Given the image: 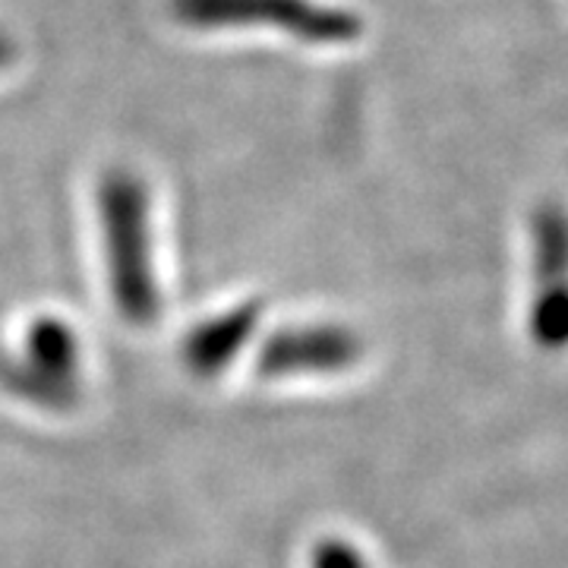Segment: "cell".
<instances>
[{"label": "cell", "mask_w": 568, "mask_h": 568, "mask_svg": "<svg viewBox=\"0 0 568 568\" xmlns=\"http://www.w3.org/2000/svg\"><path fill=\"white\" fill-rule=\"evenodd\" d=\"M108 287L114 306L130 325H152L162 310V294L152 263L149 190L133 174L114 168L99 186Z\"/></svg>", "instance_id": "cell-1"}, {"label": "cell", "mask_w": 568, "mask_h": 568, "mask_svg": "<svg viewBox=\"0 0 568 568\" xmlns=\"http://www.w3.org/2000/svg\"><path fill=\"white\" fill-rule=\"evenodd\" d=\"M193 29H278L310 44H345L361 36V20L316 0H171Z\"/></svg>", "instance_id": "cell-2"}, {"label": "cell", "mask_w": 568, "mask_h": 568, "mask_svg": "<svg viewBox=\"0 0 568 568\" xmlns=\"http://www.w3.org/2000/svg\"><path fill=\"white\" fill-rule=\"evenodd\" d=\"M534 291H530V342L559 354L568 351V212L559 203L537 209L530 224Z\"/></svg>", "instance_id": "cell-3"}, {"label": "cell", "mask_w": 568, "mask_h": 568, "mask_svg": "<svg viewBox=\"0 0 568 568\" xmlns=\"http://www.w3.org/2000/svg\"><path fill=\"white\" fill-rule=\"evenodd\" d=\"M364 357V342L347 325H294L268 335L256 354V373L265 379L345 373Z\"/></svg>", "instance_id": "cell-4"}, {"label": "cell", "mask_w": 568, "mask_h": 568, "mask_svg": "<svg viewBox=\"0 0 568 568\" xmlns=\"http://www.w3.org/2000/svg\"><path fill=\"white\" fill-rule=\"evenodd\" d=\"M260 320H263V304L244 301V304H234L219 316L205 320L196 328H190L181 345L183 366L200 379H212V376L224 373L237 361V354L250 345Z\"/></svg>", "instance_id": "cell-5"}, {"label": "cell", "mask_w": 568, "mask_h": 568, "mask_svg": "<svg viewBox=\"0 0 568 568\" xmlns=\"http://www.w3.org/2000/svg\"><path fill=\"white\" fill-rule=\"evenodd\" d=\"M22 357L41 373L80 386V338L70 323H63L58 316H41L29 325Z\"/></svg>", "instance_id": "cell-6"}, {"label": "cell", "mask_w": 568, "mask_h": 568, "mask_svg": "<svg viewBox=\"0 0 568 568\" xmlns=\"http://www.w3.org/2000/svg\"><path fill=\"white\" fill-rule=\"evenodd\" d=\"M0 386L17 395L20 402L44 410H70L80 402V386L61 383L36 369L26 357H13V354H0Z\"/></svg>", "instance_id": "cell-7"}, {"label": "cell", "mask_w": 568, "mask_h": 568, "mask_svg": "<svg viewBox=\"0 0 568 568\" xmlns=\"http://www.w3.org/2000/svg\"><path fill=\"white\" fill-rule=\"evenodd\" d=\"M310 568H369L364 559V552L357 547H351L347 540H335L328 537L320 547L313 549Z\"/></svg>", "instance_id": "cell-8"}, {"label": "cell", "mask_w": 568, "mask_h": 568, "mask_svg": "<svg viewBox=\"0 0 568 568\" xmlns=\"http://www.w3.org/2000/svg\"><path fill=\"white\" fill-rule=\"evenodd\" d=\"M13 58H17V48H13V41L0 32V70H3V67H10V63H13Z\"/></svg>", "instance_id": "cell-9"}]
</instances>
